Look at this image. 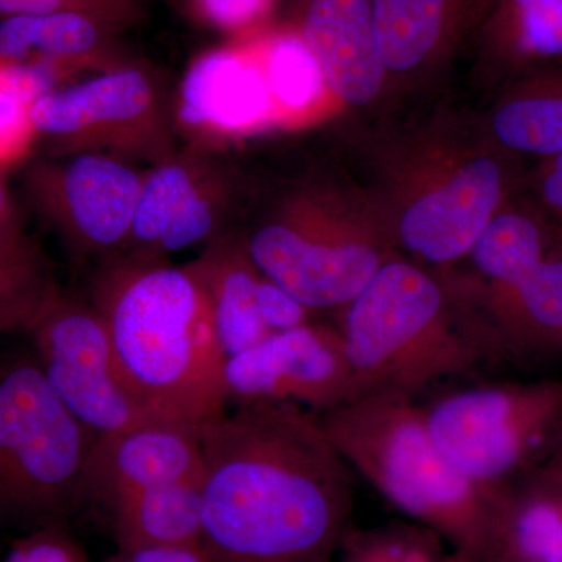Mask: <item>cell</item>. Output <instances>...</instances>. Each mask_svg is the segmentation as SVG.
<instances>
[{
  "label": "cell",
  "instance_id": "22",
  "mask_svg": "<svg viewBox=\"0 0 562 562\" xmlns=\"http://www.w3.org/2000/svg\"><path fill=\"white\" fill-rule=\"evenodd\" d=\"M446 0H373L375 46L384 66L408 70L435 46Z\"/></svg>",
  "mask_w": 562,
  "mask_h": 562
},
{
  "label": "cell",
  "instance_id": "19",
  "mask_svg": "<svg viewBox=\"0 0 562 562\" xmlns=\"http://www.w3.org/2000/svg\"><path fill=\"white\" fill-rule=\"evenodd\" d=\"M202 482L166 484L109 509L122 553L147 547L202 546Z\"/></svg>",
  "mask_w": 562,
  "mask_h": 562
},
{
  "label": "cell",
  "instance_id": "23",
  "mask_svg": "<svg viewBox=\"0 0 562 562\" xmlns=\"http://www.w3.org/2000/svg\"><path fill=\"white\" fill-rule=\"evenodd\" d=\"M494 132L513 150L546 158L562 154V80L538 85L503 103Z\"/></svg>",
  "mask_w": 562,
  "mask_h": 562
},
{
  "label": "cell",
  "instance_id": "6",
  "mask_svg": "<svg viewBox=\"0 0 562 562\" xmlns=\"http://www.w3.org/2000/svg\"><path fill=\"white\" fill-rule=\"evenodd\" d=\"M432 438L473 483L503 482L546 446L562 420V384H483L422 406Z\"/></svg>",
  "mask_w": 562,
  "mask_h": 562
},
{
  "label": "cell",
  "instance_id": "34",
  "mask_svg": "<svg viewBox=\"0 0 562 562\" xmlns=\"http://www.w3.org/2000/svg\"><path fill=\"white\" fill-rule=\"evenodd\" d=\"M103 0H0V14L2 16H18V14H43L52 11L74 10L88 13L92 5H102Z\"/></svg>",
  "mask_w": 562,
  "mask_h": 562
},
{
  "label": "cell",
  "instance_id": "30",
  "mask_svg": "<svg viewBox=\"0 0 562 562\" xmlns=\"http://www.w3.org/2000/svg\"><path fill=\"white\" fill-rule=\"evenodd\" d=\"M0 562H88L83 550L70 538L66 525H50L24 532L11 543Z\"/></svg>",
  "mask_w": 562,
  "mask_h": 562
},
{
  "label": "cell",
  "instance_id": "38",
  "mask_svg": "<svg viewBox=\"0 0 562 562\" xmlns=\"http://www.w3.org/2000/svg\"><path fill=\"white\" fill-rule=\"evenodd\" d=\"M109 562H131V561H128V558L125 557L124 553H122V554H120V557L113 558V560H111Z\"/></svg>",
  "mask_w": 562,
  "mask_h": 562
},
{
  "label": "cell",
  "instance_id": "4",
  "mask_svg": "<svg viewBox=\"0 0 562 562\" xmlns=\"http://www.w3.org/2000/svg\"><path fill=\"white\" fill-rule=\"evenodd\" d=\"M347 308L339 331L353 398L417 401L438 384L475 375L487 361L471 325L447 312L441 284L409 262H384Z\"/></svg>",
  "mask_w": 562,
  "mask_h": 562
},
{
  "label": "cell",
  "instance_id": "16",
  "mask_svg": "<svg viewBox=\"0 0 562 562\" xmlns=\"http://www.w3.org/2000/svg\"><path fill=\"white\" fill-rule=\"evenodd\" d=\"M303 40L339 98L355 105L375 98L384 65L375 46L369 0H312Z\"/></svg>",
  "mask_w": 562,
  "mask_h": 562
},
{
  "label": "cell",
  "instance_id": "8",
  "mask_svg": "<svg viewBox=\"0 0 562 562\" xmlns=\"http://www.w3.org/2000/svg\"><path fill=\"white\" fill-rule=\"evenodd\" d=\"M25 338L52 390L92 435L161 420L125 380L109 328L92 303L66 294L57 284Z\"/></svg>",
  "mask_w": 562,
  "mask_h": 562
},
{
  "label": "cell",
  "instance_id": "9",
  "mask_svg": "<svg viewBox=\"0 0 562 562\" xmlns=\"http://www.w3.org/2000/svg\"><path fill=\"white\" fill-rule=\"evenodd\" d=\"M143 173L99 151L40 161L27 172L32 202L77 255L121 257L131 238Z\"/></svg>",
  "mask_w": 562,
  "mask_h": 562
},
{
  "label": "cell",
  "instance_id": "28",
  "mask_svg": "<svg viewBox=\"0 0 562 562\" xmlns=\"http://www.w3.org/2000/svg\"><path fill=\"white\" fill-rule=\"evenodd\" d=\"M55 286L46 265L0 260V338L27 335Z\"/></svg>",
  "mask_w": 562,
  "mask_h": 562
},
{
  "label": "cell",
  "instance_id": "3",
  "mask_svg": "<svg viewBox=\"0 0 562 562\" xmlns=\"http://www.w3.org/2000/svg\"><path fill=\"white\" fill-rule=\"evenodd\" d=\"M336 452L398 512L435 531L452 552L490 562L505 492L484 490L432 438L419 402L364 395L319 414Z\"/></svg>",
  "mask_w": 562,
  "mask_h": 562
},
{
  "label": "cell",
  "instance_id": "31",
  "mask_svg": "<svg viewBox=\"0 0 562 562\" xmlns=\"http://www.w3.org/2000/svg\"><path fill=\"white\" fill-rule=\"evenodd\" d=\"M0 260L16 265H46L31 236L25 233L20 213L14 209L0 177Z\"/></svg>",
  "mask_w": 562,
  "mask_h": 562
},
{
  "label": "cell",
  "instance_id": "36",
  "mask_svg": "<svg viewBox=\"0 0 562 562\" xmlns=\"http://www.w3.org/2000/svg\"><path fill=\"white\" fill-rule=\"evenodd\" d=\"M549 158L543 168L539 190L543 202L562 216V154Z\"/></svg>",
  "mask_w": 562,
  "mask_h": 562
},
{
  "label": "cell",
  "instance_id": "18",
  "mask_svg": "<svg viewBox=\"0 0 562 562\" xmlns=\"http://www.w3.org/2000/svg\"><path fill=\"white\" fill-rule=\"evenodd\" d=\"M187 268L201 281L209 297L227 360L272 335L258 306V286L262 273L246 249L225 243H211L209 249Z\"/></svg>",
  "mask_w": 562,
  "mask_h": 562
},
{
  "label": "cell",
  "instance_id": "27",
  "mask_svg": "<svg viewBox=\"0 0 562 562\" xmlns=\"http://www.w3.org/2000/svg\"><path fill=\"white\" fill-rule=\"evenodd\" d=\"M442 542L419 524L350 530L341 546L342 562H443Z\"/></svg>",
  "mask_w": 562,
  "mask_h": 562
},
{
  "label": "cell",
  "instance_id": "13",
  "mask_svg": "<svg viewBox=\"0 0 562 562\" xmlns=\"http://www.w3.org/2000/svg\"><path fill=\"white\" fill-rule=\"evenodd\" d=\"M202 480L198 430L155 420L92 439L85 461L83 494L85 501L110 509L138 492Z\"/></svg>",
  "mask_w": 562,
  "mask_h": 562
},
{
  "label": "cell",
  "instance_id": "37",
  "mask_svg": "<svg viewBox=\"0 0 562 562\" xmlns=\"http://www.w3.org/2000/svg\"><path fill=\"white\" fill-rule=\"evenodd\" d=\"M443 562H473L472 560H469L468 557H464V554L457 553V552H450L447 554L446 560Z\"/></svg>",
  "mask_w": 562,
  "mask_h": 562
},
{
  "label": "cell",
  "instance_id": "21",
  "mask_svg": "<svg viewBox=\"0 0 562 562\" xmlns=\"http://www.w3.org/2000/svg\"><path fill=\"white\" fill-rule=\"evenodd\" d=\"M490 562H562V475L520 497L506 492Z\"/></svg>",
  "mask_w": 562,
  "mask_h": 562
},
{
  "label": "cell",
  "instance_id": "7",
  "mask_svg": "<svg viewBox=\"0 0 562 562\" xmlns=\"http://www.w3.org/2000/svg\"><path fill=\"white\" fill-rule=\"evenodd\" d=\"M32 121L55 157L110 150L160 162L173 155L161 87L133 66L41 95L32 103Z\"/></svg>",
  "mask_w": 562,
  "mask_h": 562
},
{
  "label": "cell",
  "instance_id": "10",
  "mask_svg": "<svg viewBox=\"0 0 562 562\" xmlns=\"http://www.w3.org/2000/svg\"><path fill=\"white\" fill-rule=\"evenodd\" d=\"M227 403H290L324 414L353 401L355 384L341 331L305 324L272 333L225 364Z\"/></svg>",
  "mask_w": 562,
  "mask_h": 562
},
{
  "label": "cell",
  "instance_id": "25",
  "mask_svg": "<svg viewBox=\"0 0 562 562\" xmlns=\"http://www.w3.org/2000/svg\"><path fill=\"white\" fill-rule=\"evenodd\" d=\"M471 254L475 268L487 280L497 288L508 286L542 260V232L524 214H497Z\"/></svg>",
  "mask_w": 562,
  "mask_h": 562
},
{
  "label": "cell",
  "instance_id": "12",
  "mask_svg": "<svg viewBox=\"0 0 562 562\" xmlns=\"http://www.w3.org/2000/svg\"><path fill=\"white\" fill-rule=\"evenodd\" d=\"M224 188L213 166L171 155L143 173L131 238L124 254L161 261L206 241L220 225Z\"/></svg>",
  "mask_w": 562,
  "mask_h": 562
},
{
  "label": "cell",
  "instance_id": "14",
  "mask_svg": "<svg viewBox=\"0 0 562 562\" xmlns=\"http://www.w3.org/2000/svg\"><path fill=\"white\" fill-rule=\"evenodd\" d=\"M276 110L257 58L220 49L201 55L177 94V125L199 143L213 144L262 127Z\"/></svg>",
  "mask_w": 562,
  "mask_h": 562
},
{
  "label": "cell",
  "instance_id": "2",
  "mask_svg": "<svg viewBox=\"0 0 562 562\" xmlns=\"http://www.w3.org/2000/svg\"><path fill=\"white\" fill-rule=\"evenodd\" d=\"M122 372L158 419L199 430L225 412V364L209 297L184 268L121 255L94 283Z\"/></svg>",
  "mask_w": 562,
  "mask_h": 562
},
{
  "label": "cell",
  "instance_id": "1",
  "mask_svg": "<svg viewBox=\"0 0 562 562\" xmlns=\"http://www.w3.org/2000/svg\"><path fill=\"white\" fill-rule=\"evenodd\" d=\"M209 562H330L353 514V473L316 414L290 403L222 412L198 430Z\"/></svg>",
  "mask_w": 562,
  "mask_h": 562
},
{
  "label": "cell",
  "instance_id": "35",
  "mask_svg": "<svg viewBox=\"0 0 562 562\" xmlns=\"http://www.w3.org/2000/svg\"><path fill=\"white\" fill-rule=\"evenodd\" d=\"M124 554L131 562H209L202 546L147 547Z\"/></svg>",
  "mask_w": 562,
  "mask_h": 562
},
{
  "label": "cell",
  "instance_id": "17",
  "mask_svg": "<svg viewBox=\"0 0 562 562\" xmlns=\"http://www.w3.org/2000/svg\"><path fill=\"white\" fill-rule=\"evenodd\" d=\"M0 58L50 74L61 87L85 69L110 70L102 35L91 14L63 10L0 21Z\"/></svg>",
  "mask_w": 562,
  "mask_h": 562
},
{
  "label": "cell",
  "instance_id": "24",
  "mask_svg": "<svg viewBox=\"0 0 562 562\" xmlns=\"http://www.w3.org/2000/svg\"><path fill=\"white\" fill-rule=\"evenodd\" d=\"M50 74L0 58V171L25 160L38 136L32 121V103L58 90Z\"/></svg>",
  "mask_w": 562,
  "mask_h": 562
},
{
  "label": "cell",
  "instance_id": "15",
  "mask_svg": "<svg viewBox=\"0 0 562 562\" xmlns=\"http://www.w3.org/2000/svg\"><path fill=\"white\" fill-rule=\"evenodd\" d=\"M502 187L501 168L490 158L469 162L441 190L424 195L403 214V246L435 265L471 254L494 220Z\"/></svg>",
  "mask_w": 562,
  "mask_h": 562
},
{
  "label": "cell",
  "instance_id": "26",
  "mask_svg": "<svg viewBox=\"0 0 562 562\" xmlns=\"http://www.w3.org/2000/svg\"><path fill=\"white\" fill-rule=\"evenodd\" d=\"M260 65L273 105L284 114L306 113L324 94V70L301 36L284 35L273 41Z\"/></svg>",
  "mask_w": 562,
  "mask_h": 562
},
{
  "label": "cell",
  "instance_id": "29",
  "mask_svg": "<svg viewBox=\"0 0 562 562\" xmlns=\"http://www.w3.org/2000/svg\"><path fill=\"white\" fill-rule=\"evenodd\" d=\"M517 33L525 54L562 57V0H542L517 10Z\"/></svg>",
  "mask_w": 562,
  "mask_h": 562
},
{
  "label": "cell",
  "instance_id": "32",
  "mask_svg": "<svg viewBox=\"0 0 562 562\" xmlns=\"http://www.w3.org/2000/svg\"><path fill=\"white\" fill-rule=\"evenodd\" d=\"M258 306L271 333L288 331L308 324L306 316L310 310L265 276L258 286Z\"/></svg>",
  "mask_w": 562,
  "mask_h": 562
},
{
  "label": "cell",
  "instance_id": "20",
  "mask_svg": "<svg viewBox=\"0 0 562 562\" xmlns=\"http://www.w3.org/2000/svg\"><path fill=\"white\" fill-rule=\"evenodd\" d=\"M497 324L486 338L490 358L562 339V260L542 258L508 286L497 288Z\"/></svg>",
  "mask_w": 562,
  "mask_h": 562
},
{
  "label": "cell",
  "instance_id": "33",
  "mask_svg": "<svg viewBox=\"0 0 562 562\" xmlns=\"http://www.w3.org/2000/svg\"><path fill=\"white\" fill-rule=\"evenodd\" d=\"M199 13L224 31H238L261 16L269 0H195Z\"/></svg>",
  "mask_w": 562,
  "mask_h": 562
},
{
  "label": "cell",
  "instance_id": "5",
  "mask_svg": "<svg viewBox=\"0 0 562 562\" xmlns=\"http://www.w3.org/2000/svg\"><path fill=\"white\" fill-rule=\"evenodd\" d=\"M94 438L52 390L31 344L0 351V530L66 525L85 502Z\"/></svg>",
  "mask_w": 562,
  "mask_h": 562
},
{
  "label": "cell",
  "instance_id": "11",
  "mask_svg": "<svg viewBox=\"0 0 562 562\" xmlns=\"http://www.w3.org/2000/svg\"><path fill=\"white\" fill-rule=\"evenodd\" d=\"M246 251L266 279L308 310L349 305L384 265L369 244L333 241L295 222L265 225Z\"/></svg>",
  "mask_w": 562,
  "mask_h": 562
}]
</instances>
